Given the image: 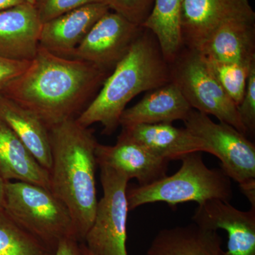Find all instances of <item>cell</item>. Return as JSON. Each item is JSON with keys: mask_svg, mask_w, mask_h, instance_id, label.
<instances>
[{"mask_svg": "<svg viewBox=\"0 0 255 255\" xmlns=\"http://www.w3.org/2000/svg\"><path fill=\"white\" fill-rule=\"evenodd\" d=\"M143 27L110 10L92 26L70 59L113 70L126 55Z\"/></svg>", "mask_w": 255, "mask_h": 255, "instance_id": "9c48e42d", "label": "cell"}, {"mask_svg": "<svg viewBox=\"0 0 255 255\" xmlns=\"http://www.w3.org/2000/svg\"><path fill=\"white\" fill-rule=\"evenodd\" d=\"M99 166H107L124 174L129 180L136 179L138 185L152 184L167 176L169 161L160 158L141 144L121 132L114 145L98 142L95 150Z\"/></svg>", "mask_w": 255, "mask_h": 255, "instance_id": "7c38bea8", "label": "cell"}, {"mask_svg": "<svg viewBox=\"0 0 255 255\" xmlns=\"http://www.w3.org/2000/svg\"><path fill=\"white\" fill-rule=\"evenodd\" d=\"M0 174L5 182L31 183L50 189L49 172L38 163L14 132L1 121Z\"/></svg>", "mask_w": 255, "mask_h": 255, "instance_id": "ffe728a7", "label": "cell"}, {"mask_svg": "<svg viewBox=\"0 0 255 255\" xmlns=\"http://www.w3.org/2000/svg\"><path fill=\"white\" fill-rule=\"evenodd\" d=\"M100 167L103 196L84 244L95 255H128L127 249L128 178L115 169Z\"/></svg>", "mask_w": 255, "mask_h": 255, "instance_id": "ba28073f", "label": "cell"}, {"mask_svg": "<svg viewBox=\"0 0 255 255\" xmlns=\"http://www.w3.org/2000/svg\"><path fill=\"white\" fill-rule=\"evenodd\" d=\"M204 57V56H203ZM208 67L220 85L236 106L241 103L252 66L238 63L216 61L204 57Z\"/></svg>", "mask_w": 255, "mask_h": 255, "instance_id": "603a6c76", "label": "cell"}, {"mask_svg": "<svg viewBox=\"0 0 255 255\" xmlns=\"http://www.w3.org/2000/svg\"><path fill=\"white\" fill-rule=\"evenodd\" d=\"M183 0H155L142 27L155 36L161 53L169 64L173 63L183 48L181 13Z\"/></svg>", "mask_w": 255, "mask_h": 255, "instance_id": "44dd1931", "label": "cell"}, {"mask_svg": "<svg viewBox=\"0 0 255 255\" xmlns=\"http://www.w3.org/2000/svg\"><path fill=\"white\" fill-rule=\"evenodd\" d=\"M6 182L3 179L2 176L0 174V209H3V206H4V189Z\"/></svg>", "mask_w": 255, "mask_h": 255, "instance_id": "f546056e", "label": "cell"}, {"mask_svg": "<svg viewBox=\"0 0 255 255\" xmlns=\"http://www.w3.org/2000/svg\"><path fill=\"white\" fill-rule=\"evenodd\" d=\"M0 121L22 142L42 167L49 172L52 165L49 130L29 110L0 95Z\"/></svg>", "mask_w": 255, "mask_h": 255, "instance_id": "d6986e66", "label": "cell"}, {"mask_svg": "<svg viewBox=\"0 0 255 255\" xmlns=\"http://www.w3.org/2000/svg\"><path fill=\"white\" fill-rule=\"evenodd\" d=\"M27 2L26 0H0V10Z\"/></svg>", "mask_w": 255, "mask_h": 255, "instance_id": "f1b7e54d", "label": "cell"}, {"mask_svg": "<svg viewBox=\"0 0 255 255\" xmlns=\"http://www.w3.org/2000/svg\"><path fill=\"white\" fill-rule=\"evenodd\" d=\"M180 160V168L172 175H167L148 185L127 188L129 211L155 202H164L174 207L189 201L201 204L212 199L231 201V179L221 168H209L202 152H191Z\"/></svg>", "mask_w": 255, "mask_h": 255, "instance_id": "277c9868", "label": "cell"}, {"mask_svg": "<svg viewBox=\"0 0 255 255\" xmlns=\"http://www.w3.org/2000/svg\"><path fill=\"white\" fill-rule=\"evenodd\" d=\"M109 73L87 62L58 56L39 46L26 71L9 82L0 95L29 110L50 128L76 119Z\"/></svg>", "mask_w": 255, "mask_h": 255, "instance_id": "6da1fadb", "label": "cell"}, {"mask_svg": "<svg viewBox=\"0 0 255 255\" xmlns=\"http://www.w3.org/2000/svg\"><path fill=\"white\" fill-rule=\"evenodd\" d=\"M3 209L54 253L63 238L76 239L70 211L49 189L31 183L6 182Z\"/></svg>", "mask_w": 255, "mask_h": 255, "instance_id": "5b68a950", "label": "cell"}, {"mask_svg": "<svg viewBox=\"0 0 255 255\" xmlns=\"http://www.w3.org/2000/svg\"><path fill=\"white\" fill-rule=\"evenodd\" d=\"M222 245L223 238L218 231L193 222L159 231L147 255H223Z\"/></svg>", "mask_w": 255, "mask_h": 255, "instance_id": "ac0fdd59", "label": "cell"}, {"mask_svg": "<svg viewBox=\"0 0 255 255\" xmlns=\"http://www.w3.org/2000/svg\"><path fill=\"white\" fill-rule=\"evenodd\" d=\"M184 128L204 142L208 153L221 160V169L239 184L249 202H255V145L229 124L216 123L209 115L192 110Z\"/></svg>", "mask_w": 255, "mask_h": 255, "instance_id": "8992f818", "label": "cell"}, {"mask_svg": "<svg viewBox=\"0 0 255 255\" xmlns=\"http://www.w3.org/2000/svg\"><path fill=\"white\" fill-rule=\"evenodd\" d=\"M31 61H18L0 57V92L9 82L26 71Z\"/></svg>", "mask_w": 255, "mask_h": 255, "instance_id": "4316f807", "label": "cell"}, {"mask_svg": "<svg viewBox=\"0 0 255 255\" xmlns=\"http://www.w3.org/2000/svg\"><path fill=\"white\" fill-rule=\"evenodd\" d=\"M26 1H27L28 3H29V4L33 5L35 2V0H26Z\"/></svg>", "mask_w": 255, "mask_h": 255, "instance_id": "1f68e13d", "label": "cell"}, {"mask_svg": "<svg viewBox=\"0 0 255 255\" xmlns=\"http://www.w3.org/2000/svg\"><path fill=\"white\" fill-rule=\"evenodd\" d=\"M80 248H81V250L82 253H83L84 255H95L94 254H92L91 252H90V251H89L88 249H87L86 246H85V245L83 243L80 244Z\"/></svg>", "mask_w": 255, "mask_h": 255, "instance_id": "4dcf8cb0", "label": "cell"}, {"mask_svg": "<svg viewBox=\"0 0 255 255\" xmlns=\"http://www.w3.org/2000/svg\"><path fill=\"white\" fill-rule=\"evenodd\" d=\"M122 132L141 144L154 155L170 161L194 152H206L204 142L186 128L172 124H137L122 128Z\"/></svg>", "mask_w": 255, "mask_h": 255, "instance_id": "2e32d148", "label": "cell"}, {"mask_svg": "<svg viewBox=\"0 0 255 255\" xmlns=\"http://www.w3.org/2000/svg\"><path fill=\"white\" fill-rule=\"evenodd\" d=\"M52 165L50 190L67 206L75 237L84 241L97 210L95 150L98 142L89 127L68 119L48 128Z\"/></svg>", "mask_w": 255, "mask_h": 255, "instance_id": "7a4b0ae2", "label": "cell"}, {"mask_svg": "<svg viewBox=\"0 0 255 255\" xmlns=\"http://www.w3.org/2000/svg\"><path fill=\"white\" fill-rule=\"evenodd\" d=\"M54 252L0 209V255H53Z\"/></svg>", "mask_w": 255, "mask_h": 255, "instance_id": "7402d4cb", "label": "cell"}, {"mask_svg": "<svg viewBox=\"0 0 255 255\" xmlns=\"http://www.w3.org/2000/svg\"><path fill=\"white\" fill-rule=\"evenodd\" d=\"M238 19L255 21L249 0H183L181 27L184 47L197 50L219 26Z\"/></svg>", "mask_w": 255, "mask_h": 255, "instance_id": "30bf717a", "label": "cell"}, {"mask_svg": "<svg viewBox=\"0 0 255 255\" xmlns=\"http://www.w3.org/2000/svg\"><path fill=\"white\" fill-rule=\"evenodd\" d=\"M155 0H111V10L132 23L142 26L153 6Z\"/></svg>", "mask_w": 255, "mask_h": 255, "instance_id": "d4e9b609", "label": "cell"}, {"mask_svg": "<svg viewBox=\"0 0 255 255\" xmlns=\"http://www.w3.org/2000/svg\"><path fill=\"white\" fill-rule=\"evenodd\" d=\"M170 81V65L164 59L155 36L143 28L76 121L85 127L100 123L103 133L111 135L120 126L121 117L134 97Z\"/></svg>", "mask_w": 255, "mask_h": 255, "instance_id": "3957f363", "label": "cell"}, {"mask_svg": "<svg viewBox=\"0 0 255 255\" xmlns=\"http://www.w3.org/2000/svg\"><path fill=\"white\" fill-rule=\"evenodd\" d=\"M238 116L246 130L247 137L255 132V64L252 66L248 84L241 103L237 106Z\"/></svg>", "mask_w": 255, "mask_h": 255, "instance_id": "484cf974", "label": "cell"}, {"mask_svg": "<svg viewBox=\"0 0 255 255\" xmlns=\"http://www.w3.org/2000/svg\"><path fill=\"white\" fill-rule=\"evenodd\" d=\"M111 0H35L34 6L42 23L82 6L91 4H107Z\"/></svg>", "mask_w": 255, "mask_h": 255, "instance_id": "cb8c5ba5", "label": "cell"}, {"mask_svg": "<svg viewBox=\"0 0 255 255\" xmlns=\"http://www.w3.org/2000/svg\"><path fill=\"white\" fill-rule=\"evenodd\" d=\"M196 50L216 61L255 63V21L238 19L223 23Z\"/></svg>", "mask_w": 255, "mask_h": 255, "instance_id": "e0dca14e", "label": "cell"}, {"mask_svg": "<svg viewBox=\"0 0 255 255\" xmlns=\"http://www.w3.org/2000/svg\"><path fill=\"white\" fill-rule=\"evenodd\" d=\"M174 82L193 110L214 116L246 135L238 116L237 106L228 97L198 50L184 48L170 64ZM247 136V135H246Z\"/></svg>", "mask_w": 255, "mask_h": 255, "instance_id": "52a82bcc", "label": "cell"}, {"mask_svg": "<svg viewBox=\"0 0 255 255\" xmlns=\"http://www.w3.org/2000/svg\"><path fill=\"white\" fill-rule=\"evenodd\" d=\"M192 110L177 85L170 81L151 90L140 102L126 109L119 124L124 128L137 124L184 122Z\"/></svg>", "mask_w": 255, "mask_h": 255, "instance_id": "9a60e30c", "label": "cell"}, {"mask_svg": "<svg viewBox=\"0 0 255 255\" xmlns=\"http://www.w3.org/2000/svg\"><path fill=\"white\" fill-rule=\"evenodd\" d=\"M42 23L29 3L0 10V57L31 61L36 56Z\"/></svg>", "mask_w": 255, "mask_h": 255, "instance_id": "4fadbf2b", "label": "cell"}, {"mask_svg": "<svg viewBox=\"0 0 255 255\" xmlns=\"http://www.w3.org/2000/svg\"><path fill=\"white\" fill-rule=\"evenodd\" d=\"M53 255H84L80 244L75 238H63L58 243Z\"/></svg>", "mask_w": 255, "mask_h": 255, "instance_id": "83f0119b", "label": "cell"}, {"mask_svg": "<svg viewBox=\"0 0 255 255\" xmlns=\"http://www.w3.org/2000/svg\"><path fill=\"white\" fill-rule=\"evenodd\" d=\"M192 220L201 227L226 231L223 255H255V209L241 211L228 201L212 199L199 204Z\"/></svg>", "mask_w": 255, "mask_h": 255, "instance_id": "8fae6325", "label": "cell"}, {"mask_svg": "<svg viewBox=\"0 0 255 255\" xmlns=\"http://www.w3.org/2000/svg\"><path fill=\"white\" fill-rule=\"evenodd\" d=\"M107 4H91L43 23L39 46L53 54L70 58L92 26L110 11Z\"/></svg>", "mask_w": 255, "mask_h": 255, "instance_id": "5bb4252c", "label": "cell"}]
</instances>
